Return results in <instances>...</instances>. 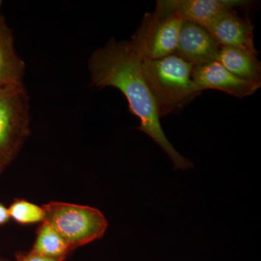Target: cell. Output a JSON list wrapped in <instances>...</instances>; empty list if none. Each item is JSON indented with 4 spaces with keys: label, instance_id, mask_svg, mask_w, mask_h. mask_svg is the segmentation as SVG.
Listing matches in <instances>:
<instances>
[{
    "label": "cell",
    "instance_id": "cell-1",
    "mask_svg": "<svg viewBox=\"0 0 261 261\" xmlns=\"http://www.w3.org/2000/svg\"><path fill=\"white\" fill-rule=\"evenodd\" d=\"M141 64L142 60L130 41L111 38L89 56L87 68L91 85L97 89L114 87L121 91L128 101L130 112L140 119L137 129L148 135L163 149L176 169L193 168L191 161L178 152L165 135Z\"/></svg>",
    "mask_w": 261,
    "mask_h": 261
},
{
    "label": "cell",
    "instance_id": "cell-2",
    "mask_svg": "<svg viewBox=\"0 0 261 261\" xmlns=\"http://www.w3.org/2000/svg\"><path fill=\"white\" fill-rule=\"evenodd\" d=\"M141 68L160 118L177 112L201 94L192 79L193 65L176 54L143 60Z\"/></svg>",
    "mask_w": 261,
    "mask_h": 261
},
{
    "label": "cell",
    "instance_id": "cell-3",
    "mask_svg": "<svg viewBox=\"0 0 261 261\" xmlns=\"http://www.w3.org/2000/svg\"><path fill=\"white\" fill-rule=\"evenodd\" d=\"M42 207L45 213L44 221L53 226L73 250L102 238L107 230V219L94 207L63 202H50Z\"/></svg>",
    "mask_w": 261,
    "mask_h": 261
},
{
    "label": "cell",
    "instance_id": "cell-4",
    "mask_svg": "<svg viewBox=\"0 0 261 261\" xmlns=\"http://www.w3.org/2000/svg\"><path fill=\"white\" fill-rule=\"evenodd\" d=\"M30 102L24 84L0 91V163L16 157L30 134Z\"/></svg>",
    "mask_w": 261,
    "mask_h": 261
},
{
    "label": "cell",
    "instance_id": "cell-5",
    "mask_svg": "<svg viewBox=\"0 0 261 261\" xmlns=\"http://www.w3.org/2000/svg\"><path fill=\"white\" fill-rule=\"evenodd\" d=\"M183 22L156 10L145 14L130 40L140 59H161L175 54Z\"/></svg>",
    "mask_w": 261,
    "mask_h": 261
},
{
    "label": "cell",
    "instance_id": "cell-6",
    "mask_svg": "<svg viewBox=\"0 0 261 261\" xmlns=\"http://www.w3.org/2000/svg\"><path fill=\"white\" fill-rule=\"evenodd\" d=\"M248 3L240 0H159L155 10L205 29L226 12Z\"/></svg>",
    "mask_w": 261,
    "mask_h": 261
},
{
    "label": "cell",
    "instance_id": "cell-7",
    "mask_svg": "<svg viewBox=\"0 0 261 261\" xmlns=\"http://www.w3.org/2000/svg\"><path fill=\"white\" fill-rule=\"evenodd\" d=\"M192 79L200 92L216 89L239 99L252 95L261 87L238 78L217 61L193 66Z\"/></svg>",
    "mask_w": 261,
    "mask_h": 261
},
{
    "label": "cell",
    "instance_id": "cell-8",
    "mask_svg": "<svg viewBox=\"0 0 261 261\" xmlns=\"http://www.w3.org/2000/svg\"><path fill=\"white\" fill-rule=\"evenodd\" d=\"M220 46L203 27L184 21L175 54L195 66L217 61Z\"/></svg>",
    "mask_w": 261,
    "mask_h": 261
},
{
    "label": "cell",
    "instance_id": "cell-9",
    "mask_svg": "<svg viewBox=\"0 0 261 261\" xmlns=\"http://www.w3.org/2000/svg\"><path fill=\"white\" fill-rule=\"evenodd\" d=\"M254 27L236 10L221 15L205 29L220 47L238 48L258 53L253 42Z\"/></svg>",
    "mask_w": 261,
    "mask_h": 261
},
{
    "label": "cell",
    "instance_id": "cell-10",
    "mask_svg": "<svg viewBox=\"0 0 261 261\" xmlns=\"http://www.w3.org/2000/svg\"><path fill=\"white\" fill-rule=\"evenodd\" d=\"M25 62L15 50L13 31L4 17L0 16V89L22 85Z\"/></svg>",
    "mask_w": 261,
    "mask_h": 261
},
{
    "label": "cell",
    "instance_id": "cell-11",
    "mask_svg": "<svg viewBox=\"0 0 261 261\" xmlns=\"http://www.w3.org/2000/svg\"><path fill=\"white\" fill-rule=\"evenodd\" d=\"M257 55L238 48L221 47L217 61L238 78L261 86V63Z\"/></svg>",
    "mask_w": 261,
    "mask_h": 261
},
{
    "label": "cell",
    "instance_id": "cell-12",
    "mask_svg": "<svg viewBox=\"0 0 261 261\" xmlns=\"http://www.w3.org/2000/svg\"><path fill=\"white\" fill-rule=\"evenodd\" d=\"M73 249L68 242L45 221H43L37 231V238L33 245V253L63 261Z\"/></svg>",
    "mask_w": 261,
    "mask_h": 261
},
{
    "label": "cell",
    "instance_id": "cell-13",
    "mask_svg": "<svg viewBox=\"0 0 261 261\" xmlns=\"http://www.w3.org/2000/svg\"><path fill=\"white\" fill-rule=\"evenodd\" d=\"M10 219L20 224L43 222L45 217L44 209L40 206L25 200H15L8 207Z\"/></svg>",
    "mask_w": 261,
    "mask_h": 261
},
{
    "label": "cell",
    "instance_id": "cell-14",
    "mask_svg": "<svg viewBox=\"0 0 261 261\" xmlns=\"http://www.w3.org/2000/svg\"><path fill=\"white\" fill-rule=\"evenodd\" d=\"M15 261H61L56 258L42 256L29 252H19L15 254Z\"/></svg>",
    "mask_w": 261,
    "mask_h": 261
},
{
    "label": "cell",
    "instance_id": "cell-15",
    "mask_svg": "<svg viewBox=\"0 0 261 261\" xmlns=\"http://www.w3.org/2000/svg\"><path fill=\"white\" fill-rule=\"evenodd\" d=\"M10 220L8 207L0 202V226L7 224Z\"/></svg>",
    "mask_w": 261,
    "mask_h": 261
},
{
    "label": "cell",
    "instance_id": "cell-16",
    "mask_svg": "<svg viewBox=\"0 0 261 261\" xmlns=\"http://www.w3.org/2000/svg\"><path fill=\"white\" fill-rule=\"evenodd\" d=\"M5 168L3 167V166H2L1 163H0V174H1L2 173H3V171H4Z\"/></svg>",
    "mask_w": 261,
    "mask_h": 261
},
{
    "label": "cell",
    "instance_id": "cell-17",
    "mask_svg": "<svg viewBox=\"0 0 261 261\" xmlns=\"http://www.w3.org/2000/svg\"><path fill=\"white\" fill-rule=\"evenodd\" d=\"M0 261H10V260H8V259L5 258V257H2L1 255H0Z\"/></svg>",
    "mask_w": 261,
    "mask_h": 261
},
{
    "label": "cell",
    "instance_id": "cell-18",
    "mask_svg": "<svg viewBox=\"0 0 261 261\" xmlns=\"http://www.w3.org/2000/svg\"><path fill=\"white\" fill-rule=\"evenodd\" d=\"M2 5H3V1H1V0H0V10H1ZM0 16H1V15H0Z\"/></svg>",
    "mask_w": 261,
    "mask_h": 261
},
{
    "label": "cell",
    "instance_id": "cell-19",
    "mask_svg": "<svg viewBox=\"0 0 261 261\" xmlns=\"http://www.w3.org/2000/svg\"><path fill=\"white\" fill-rule=\"evenodd\" d=\"M7 89H8V88H7ZM3 89H0V91L3 90Z\"/></svg>",
    "mask_w": 261,
    "mask_h": 261
}]
</instances>
